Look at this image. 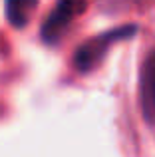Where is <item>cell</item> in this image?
<instances>
[{"mask_svg":"<svg viewBox=\"0 0 155 157\" xmlns=\"http://www.w3.org/2000/svg\"><path fill=\"white\" fill-rule=\"evenodd\" d=\"M137 32V26L129 24V26H121V28H113L109 32L97 34L93 38H89L88 42H84L74 54V66L78 72H92L93 68H97L101 62V58L105 56L108 48L112 44L119 42V40H127Z\"/></svg>","mask_w":155,"mask_h":157,"instance_id":"1","label":"cell"},{"mask_svg":"<svg viewBox=\"0 0 155 157\" xmlns=\"http://www.w3.org/2000/svg\"><path fill=\"white\" fill-rule=\"evenodd\" d=\"M85 6H88L85 0H60L58 6L50 12L46 22L42 24V30H40L42 40L46 44H56L68 30L72 20L85 10Z\"/></svg>","mask_w":155,"mask_h":157,"instance_id":"2","label":"cell"},{"mask_svg":"<svg viewBox=\"0 0 155 157\" xmlns=\"http://www.w3.org/2000/svg\"><path fill=\"white\" fill-rule=\"evenodd\" d=\"M141 107L143 115L149 123H155V50L147 56L143 68H141Z\"/></svg>","mask_w":155,"mask_h":157,"instance_id":"3","label":"cell"},{"mask_svg":"<svg viewBox=\"0 0 155 157\" xmlns=\"http://www.w3.org/2000/svg\"><path fill=\"white\" fill-rule=\"evenodd\" d=\"M38 6V0H6L4 10H6V18L12 26L24 28L30 20L32 12Z\"/></svg>","mask_w":155,"mask_h":157,"instance_id":"4","label":"cell"}]
</instances>
